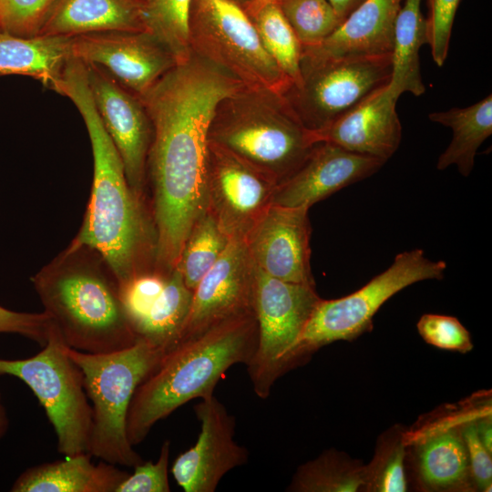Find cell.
Listing matches in <instances>:
<instances>
[{"instance_id":"9","label":"cell","mask_w":492,"mask_h":492,"mask_svg":"<svg viewBox=\"0 0 492 492\" xmlns=\"http://www.w3.org/2000/svg\"><path fill=\"white\" fill-rule=\"evenodd\" d=\"M67 348L53 324L46 343L36 355L0 358V375L15 376L32 390L54 427L58 452L69 456L88 453L92 407L82 372Z\"/></svg>"},{"instance_id":"30","label":"cell","mask_w":492,"mask_h":492,"mask_svg":"<svg viewBox=\"0 0 492 492\" xmlns=\"http://www.w3.org/2000/svg\"><path fill=\"white\" fill-rule=\"evenodd\" d=\"M192 0H142L146 31L173 54L178 64L187 60L190 46V12Z\"/></svg>"},{"instance_id":"3","label":"cell","mask_w":492,"mask_h":492,"mask_svg":"<svg viewBox=\"0 0 492 492\" xmlns=\"http://www.w3.org/2000/svg\"><path fill=\"white\" fill-rule=\"evenodd\" d=\"M31 282L44 312L68 347L107 354L137 342L121 301L119 282L94 248L74 238Z\"/></svg>"},{"instance_id":"1","label":"cell","mask_w":492,"mask_h":492,"mask_svg":"<svg viewBox=\"0 0 492 492\" xmlns=\"http://www.w3.org/2000/svg\"><path fill=\"white\" fill-rule=\"evenodd\" d=\"M244 87L191 53L139 97L152 127L147 191L158 272L169 274L177 267L190 228L206 210L209 128L219 103Z\"/></svg>"},{"instance_id":"5","label":"cell","mask_w":492,"mask_h":492,"mask_svg":"<svg viewBox=\"0 0 492 492\" xmlns=\"http://www.w3.org/2000/svg\"><path fill=\"white\" fill-rule=\"evenodd\" d=\"M208 140L247 161L276 185L304 162L318 142L284 95L249 87L219 103Z\"/></svg>"},{"instance_id":"19","label":"cell","mask_w":492,"mask_h":492,"mask_svg":"<svg viewBox=\"0 0 492 492\" xmlns=\"http://www.w3.org/2000/svg\"><path fill=\"white\" fill-rule=\"evenodd\" d=\"M386 86L367 96L324 128L313 132L316 140L331 142L348 151L386 162L397 150L402 138L396 100L387 94Z\"/></svg>"},{"instance_id":"36","label":"cell","mask_w":492,"mask_h":492,"mask_svg":"<svg viewBox=\"0 0 492 492\" xmlns=\"http://www.w3.org/2000/svg\"><path fill=\"white\" fill-rule=\"evenodd\" d=\"M170 443L165 440L156 463L142 462L118 485L116 492H169L168 466Z\"/></svg>"},{"instance_id":"17","label":"cell","mask_w":492,"mask_h":492,"mask_svg":"<svg viewBox=\"0 0 492 492\" xmlns=\"http://www.w3.org/2000/svg\"><path fill=\"white\" fill-rule=\"evenodd\" d=\"M309 209L271 205L254 224L244 241L259 269L284 282L314 285Z\"/></svg>"},{"instance_id":"25","label":"cell","mask_w":492,"mask_h":492,"mask_svg":"<svg viewBox=\"0 0 492 492\" xmlns=\"http://www.w3.org/2000/svg\"><path fill=\"white\" fill-rule=\"evenodd\" d=\"M428 118L450 128L453 132L452 140L439 156L436 168L443 170L455 165L461 175L469 176L478 148L492 134V96L466 108L433 112Z\"/></svg>"},{"instance_id":"37","label":"cell","mask_w":492,"mask_h":492,"mask_svg":"<svg viewBox=\"0 0 492 492\" xmlns=\"http://www.w3.org/2000/svg\"><path fill=\"white\" fill-rule=\"evenodd\" d=\"M427 19L429 43L435 63L442 67L446 59L455 15L460 0H429Z\"/></svg>"},{"instance_id":"44","label":"cell","mask_w":492,"mask_h":492,"mask_svg":"<svg viewBox=\"0 0 492 492\" xmlns=\"http://www.w3.org/2000/svg\"><path fill=\"white\" fill-rule=\"evenodd\" d=\"M274 1H277V0H251L244 7V10L250 15L252 13H254L256 10H258L260 7H261L262 5H264L268 4V3H271V2H274Z\"/></svg>"},{"instance_id":"41","label":"cell","mask_w":492,"mask_h":492,"mask_svg":"<svg viewBox=\"0 0 492 492\" xmlns=\"http://www.w3.org/2000/svg\"><path fill=\"white\" fill-rule=\"evenodd\" d=\"M339 19L343 22L354 9L365 0H328Z\"/></svg>"},{"instance_id":"28","label":"cell","mask_w":492,"mask_h":492,"mask_svg":"<svg viewBox=\"0 0 492 492\" xmlns=\"http://www.w3.org/2000/svg\"><path fill=\"white\" fill-rule=\"evenodd\" d=\"M231 238L221 230L213 215L206 210L195 220L184 241L177 268L192 292L216 263Z\"/></svg>"},{"instance_id":"21","label":"cell","mask_w":492,"mask_h":492,"mask_svg":"<svg viewBox=\"0 0 492 492\" xmlns=\"http://www.w3.org/2000/svg\"><path fill=\"white\" fill-rule=\"evenodd\" d=\"M110 30L146 31L141 2L53 0L39 35L76 36Z\"/></svg>"},{"instance_id":"24","label":"cell","mask_w":492,"mask_h":492,"mask_svg":"<svg viewBox=\"0 0 492 492\" xmlns=\"http://www.w3.org/2000/svg\"><path fill=\"white\" fill-rule=\"evenodd\" d=\"M422 0H404L395 18L387 94L397 101L405 92L421 96L425 87L420 72L419 50L429 43L428 23L421 12Z\"/></svg>"},{"instance_id":"18","label":"cell","mask_w":492,"mask_h":492,"mask_svg":"<svg viewBox=\"0 0 492 492\" xmlns=\"http://www.w3.org/2000/svg\"><path fill=\"white\" fill-rule=\"evenodd\" d=\"M385 161L318 141L304 162L276 185L272 205L308 207L378 171Z\"/></svg>"},{"instance_id":"42","label":"cell","mask_w":492,"mask_h":492,"mask_svg":"<svg viewBox=\"0 0 492 492\" xmlns=\"http://www.w3.org/2000/svg\"><path fill=\"white\" fill-rule=\"evenodd\" d=\"M478 437L487 450L492 453V427L490 418H485L476 423Z\"/></svg>"},{"instance_id":"20","label":"cell","mask_w":492,"mask_h":492,"mask_svg":"<svg viewBox=\"0 0 492 492\" xmlns=\"http://www.w3.org/2000/svg\"><path fill=\"white\" fill-rule=\"evenodd\" d=\"M404 0H365L320 44L302 48L301 64L351 56L390 55Z\"/></svg>"},{"instance_id":"40","label":"cell","mask_w":492,"mask_h":492,"mask_svg":"<svg viewBox=\"0 0 492 492\" xmlns=\"http://www.w3.org/2000/svg\"><path fill=\"white\" fill-rule=\"evenodd\" d=\"M405 449L402 443L386 452L372 478V488L380 492H404L406 490L405 476Z\"/></svg>"},{"instance_id":"11","label":"cell","mask_w":492,"mask_h":492,"mask_svg":"<svg viewBox=\"0 0 492 492\" xmlns=\"http://www.w3.org/2000/svg\"><path fill=\"white\" fill-rule=\"evenodd\" d=\"M391 67V54L301 64V83L291 86L284 97L304 127L316 132L386 86Z\"/></svg>"},{"instance_id":"31","label":"cell","mask_w":492,"mask_h":492,"mask_svg":"<svg viewBox=\"0 0 492 492\" xmlns=\"http://www.w3.org/2000/svg\"><path fill=\"white\" fill-rule=\"evenodd\" d=\"M367 483L364 469L349 467L333 452L302 466L288 490L302 492L356 491Z\"/></svg>"},{"instance_id":"14","label":"cell","mask_w":492,"mask_h":492,"mask_svg":"<svg viewBox=\"0 0 492 492\" xmlns=\"http://www.w3.org/2000/svg\"><path fill=\"white\" fill-rule=\"evenodd\" d=\"M85 65L95 107L121 158L128 184L136 194L149 200L147 160L152 127L147 110L139 97L103 69Z\"/></svg>"},{"instance_id":"39","label":"cell","mask_w":492,"mask_h":492,"mask_svg":"<svg viewBox=\"0 0 492 492\" xmlns=\"http://www.w3.org/2000/svg\"><path fill=\"white\" fill-rule=\"evenodd\" d=\"M461 435L467 452L470 473L477 486L481 490H490L492 480L491 454L480 441L476 423H468L464 425Z\"/></svg>"},{"instance_id":"12","label":"cell","mask_w":492,"mask_h":492,"mask_svg":"<svg viewBox=\"0 0 492 492\" xmlns=\"http://www.w3.org/2000/svg\"><path fill=\"white\" fill-rule=\"evenodd\" d=\"M276 183L230 150L208 140L206 210L231 238L244 239L272 205Z\"/></svg>"},{"instance_id":"23","label":"cell","mask_w":492,"mask_h":492,"mask_svg":"<svg viewBox=\"0 0 492 492\" xmlns=\"http://www.w3.org/2000/svg\"><path fill=\"white\" fill-rule=\"evenodd\" d=\"M73 36L22 37L0 31V76L23 75L55 91L73 57Z\"/></svg>"},{"instance_id":"27","label":"cell","mask_w":492,"mask_h":492,"mask_svg":"<svg viewBox=\"0 0 492 492\" xmlns=\"http://www.w3.org/2000/svg\"><path fill=\"white\" fill-rule=\"evenodd\" d=\"M417 455L419 475L427 487L452 490L466 486L470 467L461 431L434 434L420 445Z\"/></svg>"},{"instance_id":"33","label":"cell","mask_w":492,"mask_h":492,"mask_svg":"<svg viewBox=\"0 0 492 492\" xmlns=\"http://www.w3.org/2000/svg\"><path fill=\"white\" fill-rule=\"evenodd\" d=\"M53 0H0V31L32 37L39 35Z\"/></svg>"},{"instance_id":"34","label":"cell","mask_w":492,"mask_h":492,"mask_svg":"<svg viewBox=\"0 0 492 492\" xmlns=\"http://www.w3.org/2000/svg\"><path fill=\"white\" fill-rule=\"evenodd\" d=\"M417 330L427 343L441 349L466 353L473 348L468 331L453 316L425 313Z\"/></svg>"},{"instance_id":"7","label":"cell","mask_w":492,"mask_h":492,"mask_svg":"<svg viewBox=\"0 0 492 492\" xmlns=\"http://www.w3.org/2000/svg\"><path fill=\"white\" fill-rule=\"evenodd\" d=\"M446 262L434 261L422 249L398 253L392 264L356 292L333 300H321L286 359L288 370L306 354L339 340H352L371 330L374 315L393 295L425 280H441Z\"/></svg>"},{"instance_id":"15","label":"cell","mask_w":492,"mask_h":492,"mask_svg":"<svg viewBox=\"0 0 492 492\" xmlns=\"http://www.w3.org/2000/svg\"><path fill=\"white\" fill-rule=\"evenodd\" d=\"M200 431L193 446L179 454L170 471L185 492H213L231 469L248 462V449L234 440L235 417L214 395L194 405Z\"/></svg>"},{"instance_id":"45","label":"cell","mask_w":492,"mask_h":492,"mask_svg":"<svg viewBox=\"0 0 492 492\" xmlns=\"http://www.w3.org/2000/svg\"><path fill=\"white\" fill-rule=\"evenodd\" d=\"M230 1L234 2L244 8L251 0H230Z\"/></svg>"},{"instance_id":"2","label":"cell","mask_w":492,"mask_h":492,"mask_svg":"<svg viewBox=\"0 0 492 492\" xmlns=\"http://www.w3.org/2000/svg\"><path fill=\"white\" fill-rule=\"evenodd\" d=\"M56 92L78 109L93 153L90 197L75 239L103 256L121 286L155 271L157 237L149 200L128 184L121 158L95 107L82 61L69 60Z\"/></svg>"},{"instance_id":"29","label":"cell","mask_w":492,"mask_h":492,"mask_svg":"<svg viewBox=\"0 0 492 492\" xmlns=\"http://www.w3.org/2000/svg\"><path fill=\"white\" fill-rule=\"evenodd\" d=\"M261 42L283 74L298 86L302 80V45L277 1L250 15Z\"/></svg>"},{"instance_id":"8","label":"cell","mask_w":492,"mask_h":492,"mask_svg":"<svg viewBox=\"0 0 492 492\" xmlns=\"http://www.w3.org/2000/svg\"><path fill=\"white\" fill-rule=\"evenodd\" d=\"M191 53L245 86L284 95L292 85L263 47L251 18L230 0H192Z\"/></svg>"},{"instance_id":"10","label":"cell","mask_w":492,"mask_h":492,"mask_svg":"<svg viewBox=\"0 0 492 492\" xmlns=\"http://www.w3.org/2000/svg\"><path fill=\"white\" fill-rule=\"evenodd\" d=\"M321 298L314 285L273 278L255 265L252 308L258 340L247 371L257 396L270 395L286 371L287 356Z\"/></svg>"},{"instance_id":"35","label":"cell","mask_w":492,"mask_h":492,"mask_svg":"<svg viewBox=\"0 0 492 492\" xmlns=\"http://www.w3.org/2000/svg\"><path fill=\"white\" fill-rule=\"evenodd\" d=\"M167 276L153 271L120 286L121 301L133 330L161 293Z\"/></svg>"},{"instance_id":"13","label":"cell","mask_w":492,"mask_h":492,"mask_svg":"<svg viewBox=\"0 0 492 492\" xmlns=\"http://www.w3.org/2000/svg\"><path fill=\"white\" fill-rule=\"evenodd\" d=\"M73 56L97 66L128 91L142 96L178 62L148 31H99L73 36Z\"/></svg>"},{"instance_id":"43","label":"cell","mask_w":492,"mask_h":492,"mask_svg":"<svg viewBox=\"0 0 492 492\" xmlns=\"http://www.w3.org/2000/svg\"><path fill=\"white\" fill-rule=\"evenodd\" d=\"M8 417L5 411V408L2 403V398L0 395V439L4 436L5 434L7 428H8Z\"/></svg>"},{"instance_id":"32","label":"cell","mask_w":492,"mask_h":492,"mask_svg":"<svg viewBox=\"0 0 492 492\" xmlns=\"http://www.w3.org/2000/svg\"><path fill=\"white\" fill-rule=\"evenodd\" d=\"M302 47L320 44L342 23L328 0H277Z\"/></svg>"},{"instance_id":"6","label":"cell","mask_w":492,"mask_h":492,"mask_svg":"<svg viewBox=\"0 0 492 492\" xmlns=\"http://www.w3.org/2000/svg\"><path fill=\"white\" fill-rule=\"evenodd\" d=\"M92 402L88 453L102 461L134 467L144 460L127 436L128 407L137 387L156 368L165 351L138 338L123 350L89 354L67 346Z\"/></svg>"},{"instance_id":"46","label":"cell","mask_w":492,"mask_h":492,"mask_svg":"<svg viewBox=\"0 0 492 492\" xmlns=\"http://www.w3.org/2000/svg\"><path fill=\"white\" fill-rule=\"evenodd\" d=\"M138 1L142 2V0H138Z\"/></svg>"},{"instance_id":"22","label":"cell","mask_w":492,"mask_h":492,"mask_svg":"<svg viewBox=\"0 0 492 492\" xmlns=\"http://www.w3.org/2000/svg\"><path fill=\"white\" fill-rule=\"evenodd\" d=\"M89 453L67 456L24 471L14 482L13 492H116L128 477L115 465L91 461Z\"/></svg>"},{"instance_id":"4","label":"cell","mask_w":492,"mask_h":492,"mask_svg":"<svg viewBox=\"0 0 492 492\" xmlns=\"http://www.w3.org/2000/svg\"><path fill=\"white\" fill-rule=\"evenodd\" d=\"M258 340L254 312L228 318L165 352L137 387L127 416L131 446L141 443L153 425L192 399L213 395L225 372L248 364Z\"/></svg>"},{"instance_id":"26","label":"cell","mask_w":492,"mask_h":492,"mask_svg":"<svg viewBox=\"0 0 492 492\" xmlns=\"http://www.w3.org/2000/svg\"><path fill=\"white\" fill-rule=\"evenodd\" d=\"M193 292L176 267L170 272L161 293L151 304L134 331L138 338L163 349L172 348L188 317Z\"/></svg>"},{"instance_id":"16","label":"cell","mask_w":492,"mask_h":492,"mask_svg":"<svg viewBox=\"0 0 492 492\" xmlns=\"http://www.w3.org/2000/svg\"><path fill=\"white\" fill-rule=\"evenodd\" d=\"M254 281L255 264L244 239H231L222 255L194 289L177 343L228 318L252 312Z\"/></svg>"},{"instance_id":"38","label":"cell","mask_w":492,"mask_h":492,"mask_svg":"<svg viewBox=\"0 0 492 492\" xmlns=\"http://www.w3.org/2000/svg\"><path fill=\"white\" fill-rule=\"evenodd\" d=\"M53 322L48 314L23 313L0 305V333H17L39 343H46Z\"/></svg>"}]
</instances>
